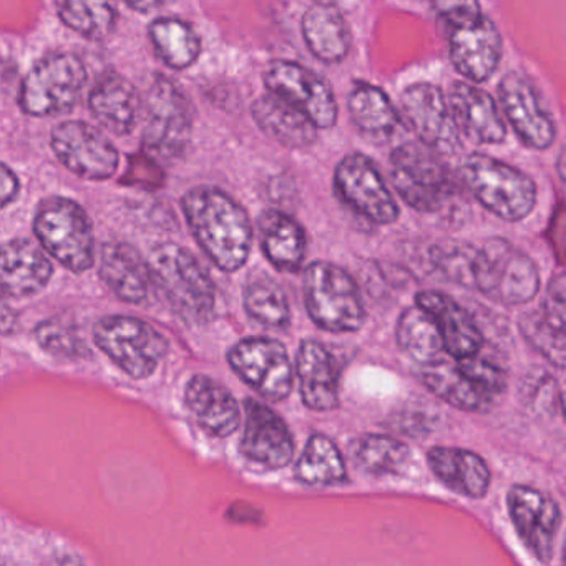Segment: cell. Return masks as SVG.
Wrapping results in <instances>:
<instances>
[{
    "label": "cell",
    "instance_id": "cell-1",
    "mask_svg": "<svg viewBox=\"0 0 566 566\" xmlns=\"http://www.w3.org/2000/svg\"><path fill=\"white\" fill-rule=\"evenodd\" d=\"M198 247L224 273L241 270L253 247V224L247 210L220 188L197 187L181 200Z\"/></svg>",
    "mask_w": 566,
    "mask_h": 566
},
{
    "label": "cell",
    "instance_id": "cell-2",
    "mask_svg": "<svg viewBox=\"0 0 566 566\" xmlns=\"http://www.w3.org/2000/svg\"><path fill=\"white\" fill-rule=\"evenodd\" d=\"M151 274L175 313L190 324L213 319L217 287L200 261L177 243H160L151 250Z\"/></svg>",
    "mask_w": 566,
    "mask_h": 566
},
{
    "label": "cell",
    "instance_id": "cell-3",
    "mask_svg": "<svg viewBox=\"0 0 566 566\" xmlns=\"http://www.w3.org/2000/svg\"><path fill=\"white\" fill-rule=\"evenodd\" d=\"M459 177L475 200L502 220H523L535 208V181L505 161L472 154L463 158Z\"/></svg>",
    "mask_w": 566,
    "mask_h": 566
},
{
    "label": "cell",
    "instance_id": "cell-4",
    "mask_svg": "<svg viewBox=\"0 0 566 566\" xmlns=\"http://www.w3.org/2000/svg\"><path fill=\"white\" fill-rule=\"evenodd\" d=\"M34 233L44 253L72 273H85L94 266V227L77 201L64 197L41 201L35 211Z\"/></svg>",
    "mask_w": 566,
    "mask_h": 566
},
{
    "label": "cell",
    "instance_id": "cell-5",
    "mask_svg": "<svg viewBox=\"0 0 566 566\" xmlns=\"http://www.w3.org/2000/svg\"><path fill=\"white\" fill-rule=\"evenodd\" d=\"M142 145L154 161L175 160L184 154L193 130V107L185 92L165 75H155L142 102Z\"/></svg>",
    "mask_w": 566,
    "mask_h": 566
},
{
    "label": "cell",
    "instance_id": "cell-6",
    "mask_svg": "<svg viewBox=\"0 0 566 566\" xmlns=\"http://www.w3.org/2000/svg\"><path fill=\"white\" fill-rule=\"evenodd\" d=\"M304 303L314 324L329 333H354L366 321L359 287L346 270L326 261L311 263L303 277Z\"/></svg>",
    "mask_w": 566,
    "mask_h": 566
},
{
    "label": "cell",
    "instance_id": "cell-7",
    "mask_svg": "<svg viewBox=\"0 0 566 566\" xmlns=\"http://www.w3.org/2000/svg\"><path fill=\"white\" fill-rule=\"evenodd\" d=\"M390 180L419 213H437L457 193L455 178L429 148L407 142L390 154Z\"/></svg>",
    "mask_w": 566,
    "mask_h": 566
},
{
    "label": "cell",
    "instance_id": "cell-8",
    "mask_svg": "<svg viewBox=\"0 0 566 566\" xmlns=\"http://www.w3.org/2000/svg\"><path fill=\"white\" fill-rule=\"evenodd\" d=\"M98 349L132 379H147L160 366L170 349L167 337L132 316L102 317L94 326Z\"/></svg>",
    "mask_w": 566,
    "mask_h": 566
},
{
    "label": "cell",
    "instance_id": "cell-9",
    "mask_svg": "<svg viewBox=\"0 0 566 566\" xmlns=\"http://www.w3.org/2000/svg\"><path fill=\"white\" fill-rule=\"evenodd\" d=\"M87 78V69L77 55H48L22 81L19 105L31 117L67 114L81 101Z\"/></svg>",
    "mask_w": 566,
    "mask_h": 566
},
{
    "label": "cell",
    "instance_id": "cell-10",
    "mask_svg": "<svg viewBox=\"0 0 566 566\" xmlns=\"http://www.w3.org/2000/svg\"><path fill=\"white\" fill-rule=\"evenodd\" d=\"M473 290L509 306L530 303L539 291L538 268L509 241L493 238L479 250Z\"/></svg>",
    "mask_w": 566,
    "mask_h": 566
},
{
    "label": "cell",
    "instance_id": "cell-11",
    "mask_svg": "<svg viewBox=\"0 0 566 566\" xmlns=\"http://www.w3.org/2000/svg\"><path fill=\"white\" fill-rule=\"evenodd\" d=\"M334 188L354 213L374 224H390L399 218V205L377 165L363 154H350L337 165Z\"/></svg>",
    "mask_w": 566,
    "mask_h": 566
},
{
    "label": "cell",
    "instance_id": "cell-12",
    "mask_svg": "<svg viewBox=\"0 0 566 566\" xmlns=\"http://www.w3.org/2000/svg\"><path fill=\"white\" fill-rule=\"evenodd\" d=\"M51 147L55 157L82 180L104 181L117 174L120 155L111 140L94 125L62 122L52 130Z\"/></svg>",
    "mask_w": 566,
    "mask_h": 566
},
{
    "label": "cell",
    "instance_id": "cell-13",
    "mask_svg": "<svg viewBox=\"0 0 566 566\" xmlns=\"http://www.w3.org/2000/svg\"><path fill=\"white\" fill-rule=\"evenodd\" d=\"M264 84L274 97L310 118L316 128H329L337 120V102L329 85L304 65L273 61L264 71Z\"/></svg>",
    "mask_w": 566,
    "mask_h": 566
},
{
    "label": "cell",
    "instance_id": "cell-14",
    "mask_svg": "<svg viewBox=\"0 0 566 566\" xmlns=\"http://www.w3.org/2000/svg\"><path fill=\"white\" fill-rule=\"evenodd\" d=\"M231 369L264 399L280 402L293 389V366L286 347L270 337H248L228 353Z\"/></svg>",
    "mask_w": 566,
    "mask_h": 566
},
{
    "label": "cell",
    "instance_id": "cell-15",
    "mask_svg": "<svg viewBox=\"0 0 566 566\" xmlns=\"http://www.w3.org/2000/svg\"><path fill=\"white\" fill-rule=\"evenodd\" d=\"M400 107L423 147L436 155L459 154L462 135L439 87L427 82L410 85L400 95Z\"/></svg>",
    "mask_w": 566,
    "mask_h": 566
},
{
    "label": "cell",
    "instance_id": "cell-16",
    "mask_svg": "<svg viewBox=\"0 0 566 566\" xmlns=\"http://www.w3.org/2000/svg\"><path fill=\"white\" fill-rule=\"evenodd\" d=\"M499 101L506 120L526 147L546 150L555 142V122L535 85L525 75L518 72L503 75L499 84Z\"/></svg>",
    "mask_w": 566,
    "mask_h": 566
},
{
    "label": "cell",
    "instance_id": "cell-17",
    "mask_svg": "<svg viewBox=\"0 0 566 566\" xmlns=\"http://www.w3.org/2000/svg\"><path fill=\"white\" fill-rule=\"evenodd\" d=\"M509 512L513 525L526 548L548 563L555 548L556 533L562 523L558 503L532 486L516 485L509 492Z\"/></svg>",
    "mask_w": 566,
    "mask_h": 566
},
{
    "label": "cell",
    "instance_id": "cell-18",
    "mask_svg": "<svg viewBox=\"0 0 566 566\" xmlns=\"http://www.w3.org/2000/svg\"><path fill=\"white\" fill-rule=\"evenodd\" d=\"M450 61L467 81L482 82L493 77L502 59V35L485 14L470 24L449 29Z\"/></svg>",
    "mask_w": 566,
    "mask_h": 566
},
{
    "label": "cell",
    "instance_id": "cell-19",
    "mask_svg": "<svg viewBox=\"0 0 566 566\" xmlns=\"http://www.w3.org/2000/svg\"><path fill=\"white\" fill-rule=\"evenodd\" d=\"M244 423L241 450L244 455L270 469H283L294 455V440L284 420L270 407L254 399L244 402Z\"/></svg>",
    "mask_w": 566,
    "mask_h": 566
},
{
    "label": "cell",
    "instance_id": "cell-20",
    "mask_svg": "<svg viewBox=\"0 0 566 566\" xmlns=\"http://www.w3.org/2000/svg\"><path fill=\"white\" fill-rule=\"evenodd\" d=\"M446 101L460 135L480 145L502 144L505 140L506 125L502 112L482 88L467 82H455L450 85Z\"/></svg>",
    "mask_w": 566,
    "mask_h": 566
},
{
    "label": "cell",
    "instance_id": "cell-21",
    "mask_svg": "<svg viewBox=\"0 0 566 566\" xmlns=\"http://www.w3.org/2000/svg\"><path fill=\"white\" fill-rule=\"evenodd\" d=\"M54 276V266L42 248L25 238L0 247V291L4 296H35Z\"/></svg>",
    "mask_w": 566,
    "mask_h": 566
},
{
    "label": "cell",
    "instance_id": "cell-22",
    "mask_svg": "<svg viewBox=\"0 0 566 566\" xmlns=\"http://www.w3.org/2000/svg\"><path fill=\"white\" fill-rule=\"evenodd\" d=\"M104 283L125 303L144 304L154 291L150 264L128 243L104 244L98 268Z\"/></svg>",
    "mask_w": 566,
    "mask_h": 566
},
{
    "label": "cell",
    "instance_id": "cell-23",
    "mask_svg": "<svg viewBox=\"0 0 566 566\" xmlns=\"http://www.w3.org/2000/svg\"><path fill=\"white\" fill-rule=\"evenodd\" d=\"M417 306L432 316L443 340V349L453 360L476 356L482 350L483 337L469 311L439 291H423L417 296Z\"/></svg>",
    "mask_w": 566,
    "mask_h": 566
},
{
    "label": "cell",
    "instance_id": "cell-24",
    "mask_svg": "<svg viewBox=\"0 0 566 566\" xmlns=\"http://www.w3.org/2000/svg\"><path fill=\"white\" fill-rule=\"evenodd\" d=\"M88 107L102 127L125 137L135 130L140 120L142 98L127 78L107 72L92 87Z\"/></svg>",
    "mask_w": 566,
    "mask_h": 566
},
{
    "label": "cell",
    "instance_id": "cell-25",
    "mask_svg": "<svg viewBox=\"0 0 566 566\" xmlns=\"http://www.w3.org/2000/svg\"><path fill=\"white\" fill-rule=\"evenodd\" d=\"M185 402L198 423L211 436H231L240 426L237 399L223 384L205 374H197L188 380Z\"/></svg>",
    "mask_w": 566,
    "mask_h": 566
},
{
    "label": "cell",
    "instance_id": "cell-26",
    "mask_svg": "<svg viewBox=\"0 0 566 566\" xmlns=\"http://www.w3.org/2000/svg\"><path fill=\"white\" fill-rule=\"evenodd\" d=\"M297 376L304 403L313 410H331L339 403V382L333 356L317 340H303L297 350Z\"/></svg>",
    "mask_w": 566,
    "mask_h": 566
},
{
    "label": "cell",
    "instance_id": "cell-27",
    "mask_svg": "<svg viewBox=\"0 0 566 566\" xmlns=\"http://www.w3.org/2000/svg\"><path fill=\"white\" fill-rule=\"evenodd\" d=\"M261 250L276 270L296 273L306 256V234L290 214L268 210L258 220Z\"/></svg>",
    "mask_w": 566,
    "mask_h": 566
},
{
    "label": "cell",
    "instance_id": "cell-28",
    "mask_svg": "<svg viewBox=\"0 0 566 566\" xmlns=\"http://www.w3.org/2000/svg\"><path fill=\"white\" fill-rule=\"evenodd\" d=\"M427 460L437 479L453 492L469 499H482L489 492V467L476 453L452 447H436L430 450Z\"/></svg>",
    "mask_w": 566,
    "mask_h": 566
},
{
    "label": "cell",
    "instance_id": "cell-29",
    "mask_svg": "<svg viewBox=\"0 0 566 566\" xmlns=\"http://www.w3.org/2000/svg\"><path fill=\"white\" fill-rule=\"evenodd\" d=\"M301 29L307 49L324 64H339L349 54V28L336 6H311L304 12Z\"/></svg>",
    "mask_w": 566,
    "mask_h": 566
},
{
    "label": "cell",
    "instance_id": "cell-30",
    "mask_svg": "<svg viewBox=\"0 0 566 566\" xmlns=\"http://www.w3.org/2000/svg\"><path fill=\"white\" fill-rule=\"evenodd\" d=\"M347 108L357 130L366 137L376 142H389L396 137L400 127L399 112L386 92L376 85L366 82L354 84L347 97Z\"/></svg>",
    "mask_w": 566,
    "mask_h": 566
},
{
    "label": "cell",
    "instance_id": "cell-31",
    "mask_svg": "<svg viewBox=\"0 0 566 566\" xmlns=\"http://www.w3.org/2000/svg\"><path fill=\"white\" fill-rule=\"evenodd\" d=\"M258 127L287 148L310 147L316 142V127L310 118L274 95H263L251 107Z\"/></svg>",
    "mask_w": 566,
    "mask_h": 566
},
{
    "label": "cell",
    "instance_id": "cell-32",
    "mask_svg": "<svg viewBox=\"0 0 566 566\" xmlns=\"http://www.w3.org/2000/svg\"><path fill=\"white\" fill-rule=\"evenodd\" d=\"M423 384L440 399L457 409L469 412H485L495 399L480 389L472 379L457 366L455 360L442 359L422 366L420 370Z\"/></svg>",
    "mask_w": 566,
    "mask_h": 566
},
{
    "label": "cell",
    "instance_id": "cell-33",
    "mask_svg": "<svg viewBox=\"0 0 566 566\" xmlns=\"http://www.w3.org/2000/svg\"><path fill=\"white\" fill-rule=\"evenodd\" d=\"M148 35L158 57L175 71L191 67L200 57V38L190 24L180 19H157L151 22Z\"/></svg>",
    "mask_w": 566,
    "mask_h": 566
},
{
    "label": "cell",
    "instance_id": "cell-34",
    "mask_svg": "<svg viewBox=\"0 0 566 566\" xmlns=\"http://www.w3.org/2000/svg\"><path fill=\"white\" fill-rule=\"evenodd\" d=\"M397 343L420 366L436 363L443 353L439 327L422 307H407L397 323Z\"/></svg>",
    "mask_w": 566,
    "mask_h": 566
},
{
    "label": "cell",
    "instance_id": "cell-35",
    "mask_svg": "<svg viewBox=\"0 0 566 566\" xmlns=\"http://www.w3.org/2000/svg\"><path fill=\"white\" fill-rule=\"evenodd\" d=\"M243 304L248 316L268 329H286L290 326L291 310L286 293L268 274L250 277L244 286Z\"/></svg>",
    "mask_w": 566,
    "mask_h": 566
},
{
    "label": "cell",
    "instance_id": "cell-36",
    "mask_svg": "<svg viewBox=\"0 0 566 566\" xmlns=\"http://www.w3.org/2000/svg\"><path fill=\"white\" fill-rule=\"evenodd\" d=\"M296 476L307 485H333L346 480V463L333 440L313 436L296 465Z\"/></svg>",
    "mask_w": 566,
    "mask_h": 566
},
{
    "label": "cell",
    "instance_id": "cell-37",
    "mask_svg": "<svg viewBox=\"0 0 566 566\" xmlns=\"http://www.w3.org/2000/svg\"><path fill=\"white\" fill-rule=\"evenodd\" d=\"M59 18L88 41H104L117 25V11L107 2H59Z\"/></svg>",
    "mask_w": 566,
    "mask_h": 566
},
{
    "label": "cell",
    "instance_id": "cell-38",
    "mask_svg": "<svg viewBox=\"0 0 566 566\" xmlns=\"http://www.w3.org/2000/svg\"><path fill=\"white\" fill-rule=\"evenodd\" d=\"M350 453L360 469L374 475L399 472L409 459V449L387 436L360 437L350 446Z\"/></svg>",
    "mask_w": 566,
    "mask_h": 566
},
{
    "label": "cell",
    "instance_id": "cell-39",
    "mask_svg": "<svg viewBox=\"0 0 566 566\" xmlns=\"http://www.w3.org/2000/svg\"><path fill=\"white\" fill-rule=\"evenodd\" d=\"M430 261L447 280L473 290L479 248L460 241H443L432 248Z\"/></svg>",
    "mask_w": 566,
    "mask_h": 566
},
{
    "label": "cell",
    "instance_id": "cell-40",
    "mask_svg": "<svg viewBox=\"0 0 566 566\" xmlns=\"http://www.w3.org/2000/svg\"><path fill=\"white\" fill-rule=\"evenodd\" d=\"M520 331L526 343L538 350L553 366L565 367V331H559L545 319L542 311L525 314L520 321Z\"/></svg>",
    "mask_w": 566,
    "mask_h": 566
},
{
    "label": "cell",
    "instance_id": "cell-41",
    "mask_svg": "<svg viewBox=\"0 0 566 566\" xmlns=\"http://www.w3.org/2000/svg\"><path fill=\"white\" fill-rule=\"evenodd\" d=\"M35 339L39 346L52 356L64 357V359H85L92 356L91 349L78 336L77 329L59 319H49L39 324L35 327Z\"/></svg>",
    "mask_w": 566,
    "mask_h": 566
},
{
    "label": "cell",
    "instance_id": "cell-42",
    "mask_svg": "<svg viewBox=\"0 0 566 566\" xmlns=\"http://www.w3.org/2000/svg\"><path fill=\"white\" fill-rule=\"evenodd\" d=\"M459 369L465 374L469 379H472L480 389L485 390L490 397L496 399L500 394L505 392L506 374L502 367L496 366L485 357L476 356L467 357V359L455 360Z\"/></svg>",
    "mask_w": 566,
    "mask_h": 566
},
{
    "label": "cell",
    "instance_id": "cell-43",
    "mask_svg": "<svg viewBox=\"0 0 566 566\" xmlns=\"http://www.w3.org/2000/svg\"><path fill=\"white\" fill-rule=\"evenodd\" d=\"M565 276H563V273H558L549 281L542 314L548 323L558 327L559 331H565Z\"/></svg>",
    "mask_w": 566,
    "mask_h": 566
},
{
    "label": "cell",
    "instance_id": "cell-44",
    "mask_svg": "<svg viewBox=\"0 0 566 566\" xmlns=\"http://www.w3.org/2000/svg\"><path fill=\"white\" fill-rule=\"evenodd\" d=\"M433 9L449 29L470 24L483 15L482 8L476 2H436Z\"/></svg>",
    "mask_w": 566,
    "mask_h": 566
},
{
    "label": "cell",
    "instance_id": "cell-45",
    "mask_svg": "<svg viewBox=\"0 0 566 566\" xmlns=\"http://www.w3.org/2000/svg\"><path fill=\"white\" fill-rule=\"evenodd\" d=\"M21 191V181L18 175L0 161V210L14 203Z\"/></svg>",
    "mask_w": 566,
    "mask_h": 566
},
{
    "label": "cell",
    "instance_id": "cell-46",
    "mask_svg": "<svg viewBox=\"0 0 566 566\" xmlns=\"http://www.w3.org/2000/svg\"><path fill=\"white\" fill-rule=\"evenodd\" d=\"M19 314L15 313L14 307L6 301V297L0 294V334L9 336L14 333L18 327Z\"/></svg>",
    "mask_w": 566,
    "mask_h": 566
},
{
    "label": "cell",
    "instance_id": "cell-47",
    "mask_svg": "<svg viewBox=\"0 0 566 566\" xmlns=\"http://www.w3.org/2000/svg\"><path fill=\"white\" fill-rule=\"evenodd\" d=\"M45 566H84V563L77 555L62 553V555L54 556Z\"/></svg>",
    "mask_w": 566,
    "mask_h": 566
},
{
    "label": "cell",
    "instance_id": "cell-48",
    "mask_svg": "<svg viewBox=\"0 0 566 566\" xmlns=\"http://www.w3.org/2000/svg\"><path fill=\"white\" fill-rule=\"evenodd\" d=\"M160 2H145V4H127V8L135 9V11L147 12L151 9L160 8Z\"/></svg>",
    "mask_w": 566,
    "mask_h": 566
}]
</instances>
